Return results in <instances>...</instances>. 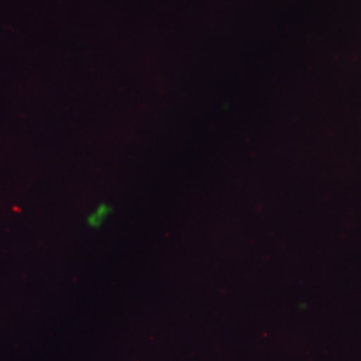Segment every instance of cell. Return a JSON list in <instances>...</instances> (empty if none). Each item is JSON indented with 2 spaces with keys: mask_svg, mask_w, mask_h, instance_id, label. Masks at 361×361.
<instances>
[{
  "mask_svg": "<svg viewBox=\"0 0 361 361\" xmlns=\"http://www.w3.org/2000/svg\"><path fill=\"white\" fill-rule=\"evenodd\" d=\"M111 212V209L110 206L106 205V204H101V205L97 207L96 210H94V212L90 214L89 217H87V224L92 228L101 227L104 220L110 215Z\"/></svg>",
  "mask_w": 361,
  "mask_h": 361,
  "instance_id": "1",
  "label": "cell"
}]
</instances>
